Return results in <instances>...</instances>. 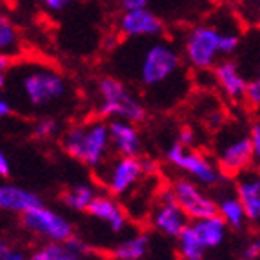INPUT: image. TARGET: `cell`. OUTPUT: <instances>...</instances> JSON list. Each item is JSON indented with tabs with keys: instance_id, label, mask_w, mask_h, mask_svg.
<instances>
[{
	"instance_id": "2",
	"label": "cell",
	"mask_w": 260,
	"mask_h": 260,
	"mask_svg": "<svg viewBox=\"0 0 260 260\" xmlns=\"http://www.w3.org/2000/svg\"><path fill=\"white\" fill-rule=\"evenodd\" d=\"M60 142L66 155L95 171L111 155L108 122L104 118L73 124L64 131Z\"/></svg>"
},
{
	"instance_id": "40",
	"label": "cell",
	"mask_w": 260,
	"mask_h": 260,
	"mask_svg": "<svg viewBox=\"0 0 260 260\" xmlns=\"http://www.w3.org/2000/svg\"><path fill=\"white\" fill-rule=\"evenodd\" d=\"M211 2H220V0H211Z\"/></svg>"
},
{
	"instance_id": "37",
	"label": "cell",
	"mask_w": 260,
	"mask_h": 260,
	"mask_svg": "<svg viewBox=\"0 0 260 260\" xmlns=\"http://www.w3.org/2000/svg\"><path fill=\"white\" fill-rule=\"evenodd\" d=\"M13 66V56L8 55V53H0V71L6 73Z\"/></svg>"
},
{
	"instance_id": "20",
	"label": "cell",
	"mask_w": 260,
	"mask_h": 260,
	"mask_svg": "<svg viewBox=\"0 0 260 260\" xmlns=\"http://www.w3.org/2000/svg\"><path fill=\"white\" fill-rule=\"evenodd\" d=\"M215 204H217V215L224 220L228 230L244 231L249 225V220H247L246 213H244L242 204L235 195L224 193L222 197L215 199Z\"/></svg>"
},
{
	"instance_id": "6",
	"label": "cell",
	"mask_w": 260,
	"mask_h": 260,
	"mask_svg": "<svg viewBox=\"0 0 260 260\" xmlns=\"http://www.w3.org/2000/svg\"><path fill=\"white\" fill-rule=\"evenodd\" d=\"M166 160L202 187H217L225 178L217 162L209 158L206 153L195 148H184L178 142H173L166 149Z\"/></svg>"
},
{
	"instance_id": "38",
	"label": "cell",
	"mask_w": 260,
	"mask_h": 260,
	"mask_svg": "<svg viewBox=\"0 0 260 260\" xmlns=\"http://www.w3.org/2000/svg\"><path fill=\"white\" fill-rule=\"evenodd\" d=\"M6 82H8V80H6V73H2V71H0V95H2V91H4Z\"/></svg>"
},
{
	"instance_id": "35",
	"label": "cell",
	"mask_w": 260,
	"mask_h": 260,
	"mask_svg": "<svg viewBox=\"0 0 260 260\" xmlns=\"http://www.w3.org/2000/svg\"><path fill=\"white\" fill-rule=\"evenodd\" d=\"M9 173H11V162L8 155L0 149V177H9Z\"/></svg>"
},
{
	"instance_id": "29",
	"label": "cell",
	"mask_w": 260,
	"mask_h": 260,
	"mask_svg": "<svg viewBox=\"0 0 260 260\" xmlns=\"http://www.w3.org/2000/svg\"><path fill=\"white\" fill-rule=\"evenodd\" d=\"M260 256V240L251 237L240 249V260H258Z\"/></svg>"
},
{
	"instance_id": "17",
	"label": "cell",
	"mask_w": 260,
	"mask_h": 260,
	"mask_svg": "<svg viewBox=\"0 0 260 260\" xmlns=\"http://www.w3.org/2000/svg\"><path fill=\"white\" fill-rule=\"evenodd\" d=\"M39 204H42V199L35 191L17 186V184H2L0 186V211L22 215Z\"/></svg>"
},
{
	"instance_id": "4",
	"label": "cell",
	"mask_w": 260,
	"mask_h": 260,
	"mask_svg": "<svg viewBox=\"0 0 260 260\" xmlns=\"http://www.w3.org/2000/svg\"><path fill=\"white\" fill-rule=\"evenodd\" d=\"M18 93L29 109L44 111L66 100L70 86L60 71L49 66H29L20 73Z\"/></svg>"
},
{
	"instance_id": "18",
	"label": "cell",
	"mask_w": 260,
	"mask_h": 260,
	"mask_svg": "<svg viewBox=\"0 0 260 260\" xmlns=\"http://www.w3.org/2000/svg\"><path fill=\"white\" fill-rule=\"evenodd\" d=\"M189 230L193 231V235L197 237L202 247L206 251H211V249H217L218 246H222L228 237V225L224 224L217 213L211 215V217L206 218H197V220H189Z\"/></svg>"
},
{
	"instance_id": "32",
	"label": "cell",
	"mask_w": 260,
	"mask_h": 260,
	"mask_svg": "<svg viewBox=\"0 0 260 260\" xmlns=\"http://www.w3.org/2000/svg\"><path fill=\"white\" fill-rule=\"evenodd\" d=\"M75 0H42V6L49 13H62L73 4Z\"/></svg>"
},
{
	"instance_id": "22",
	"label": "cell",
	"mask_w": 260,
	"mask_h": 260,
	"mask_svg": "<svg viewBox=\"0 0 260 260\" xmlns=\"http://www.w3.org/2000/svg\"><path fill=\"white\" fill-rule=\"evenodd\" d=\"M26 260H89V256H82L71 251L66 244L46 242L40 247H37L33 253H29Z\"/></svg>"
},
{
	"instance_id": "33",
	"label": "cell",
	"mask_w": 260,
	"mask_h": 260,
	"mask_svg": "<svg viewBox=\"0 0 260 260\" xmlns=\"http://www.w3.org/2000/svg\"><path fill=\"white\" fill-rule=\"evenodd\" d=\"M178 144H182L184 148H195V133L191 129H182L178 133Z\"/></svg>"
},
{
	"instance_id": "25",
	"label": "cell",
	"mask_w": 260,
	"mask_h": 260,
	"mask_svg": "<svg viewBox=\"0 0 260 260\" xmlns=\"http://www.w3.org/2000/svg\"><path fill=\"white\" fill-rule=\"evenodd\" d=\"M60 133V124L53 117H42L33 124V137L39 140L55 139Z\"/></svg>"
},
{
	"instance_id": "28",
	"label": "cell",
	"mask_w": 260,
	"mask_h": 260,
	"mask_svg": "<svg viewBox=\"0 0 260 260\" xmlns=\"http://www.w3.org/2000/svg\"><path fill=\"white\" fill-rule=\"evenodd\" d=\"M27 253L22 251L18 246L0 240V260H26Z\"/></svg>"
},
{
	"instance_id": "31",
	"label": "cell",
	"mask_w": 260,
	"mask_h": 260,
	"mask_svg": "<svg viewBox=\"0 0 260 260\" xmlns=\"http://www.w3.org/2000/svg\"><path fill=\"white\" fill-rule=\"evenodd\" d=\"M247 139H249V144H251L253 156H255L256 164H258V160H260V124H258V120H255L251 126H249Z\"/></svg>"
},
{
	"instance_id": "26",
	"label": "cell",
	"mask_w": 260,
	"mask_h": 260,
	"mask_svg": "<svg viewBox=\"0 0 260 260\" xmlns=\"http://www.w3.org/2000/svg\"><path fill=\"white\" fill-rule=\"evenodd\" d=\"M240 33L233 29H222L220 37H218V49H220L222 56H231L233 53L239 51L240 48Z\"/></svg>"
},
{
	"instance_id": "13",
	"label": "cell",
	"mask_w": 260,
	"mask_h": 260,
	"mask_svg": "<svg viewBox=\"0 0 260 260\" xmlns=\"http://www.w3.org/2000/svg\"><path fill=\"white\" fill-rule=\"evenodd\" d=\"M86 213L99 224L106 225L111 233L122 235L129 228V215L117 197L109 193H96Z\"/></svg>"
},
{
	"instance_id": "3",
	"label": "cell",
	"mask_w": 260,
	"mask_h": 260,
	"mask_svg": "<svg viewBox=\"0 0 260 260\" xmlns=\"http://www.w3.org/2000/svg\"><path fill=\"white\" fill-rule=\"evenodd\" d=\"M96 111L100 118L127 120L140 124L148 118V108L139 93H135L122 78L104 75L96 82Z\"/></svg>"
},
{
	"instance_id": "15",
	"label": "cell",
	"mask_w": 260,
	"mask_h": 260,
	"mask_svg": "<svg viewBox=\"0 0 260 260\" xmlns=\"http://www.w3.org/2000/svg\"><path fill=\"white\" fill-rule=\"evenodd\" d=\"M109 146L115 155L120 156H140L142 153V135L139 124L127 120L108 122Z\"/></svg>"
},
{
	"instance_id": "36",
	"label": "cell",
	"mask_w": 260,
	"mask_h": 260,
	"mask_svg": "<svg viewBox=\"0 0 260 260\" xmlns=\"http://www.w3.org/2000/svg\"><path fill=\"white\" fill-rule=\"evenodd\" d=\"M11 113H13V106H11V102H9V100H6L4 96L0 95V118L9 117Z\"/></svg>"
},
{
	"instance_id": "19",
	"label": "cell",
	"mask_w": 260,
	"mask_h": 260,
	"mask_svg": "<svg viewBox=\"0 0 260 260\" xmlns=\"http://www.w3.org/2000/svg\"><path fill=\"white\" fill-rule=\"evenodd\" d=\"M151 247V235L148 231H135L111 247L113 260H142Z\"/></svg>"
},
{
	"instance_id": "27",
	"label": "cell",
	"mask_w": 260,
	"mask_h": 260,
	"mask_svg": "<svg viewBox=\"0 0 260 260\" xmlns=\"http://www.w3.org/2000/svg\"><path fill=\"white\" fill-rule=\"evenodd\" d=\"M247 104L253 108H258L260 104V78L255 77L246 82V89H244V99Z\"/></svg>"
},
{
	"instance_id": "10",
	"label": "cell",
	"mask_w": 260,
	"mask_h": 260,
	"mask_svg": "<svg viewBox=\"0 0 260 260\" xmlns=\"http://www.w3.org/2000/svg\"><path fill=\"white\" fill-rule=\"evenodd\" d=\"M187 224H189V218L175 202L169 187L162 189L149 209V225L153 228V231L166 239H177Z\"/></svg>"
},
{
	"instance_id": "1",
	"label": "cell",
	"mask_w": 260,
	"mask_h": 260,
	"mask_svg": "<svg viewBox=\"0 0 260 260\" xmlns=\"http://www.w3.org/2000/svg\"><path fill=\"white\" fill-rule=\"evenodd\" d=\"M133 70L135 82L146 93L148 102L162 108L178 102V89H184L186 80V64L180 51L171 42L149 39L148 44L137 49Z\"/></svg>"
},
{
	"instance_id": "12",
	"label": "cell",
	"mask_w": 260,
	"mask_h": 260,
	"mask_svg": "<svg viewBox=\"0 0 260 260\" xmlns=\"http://www.w3.org/2000/svg\"><path fill=\"white\" fill-rule=\"evenodd\" d=\"M215 162L225 177L228 175L235 177V175L242 173L251 166H255L256 160L253 156V149L247 135H233L230 139H225L218 146L217 160Z\"/></svg>"
},
{
	"instance_id": "9",
	"label": "cell",
	"mask_w": 260,
	"mask_h": 260,
	"mask_svg": "<svg viewBox=\"0 0 260 260\" xmlns=\"http://www.w3.org/2000/svg\"><path fill=\"white\" fill-rule=\"evenodd\" d=\"M169 191H171L175 202L182 208V211L186 213L189 220L211 217V215L217 213L215 199L209 193H206L204 187L200 186V184L193 182L191 178H175L171 186H169Z\"/></svg>"
},
{
	"instance_id": "21",
	"label": "cell",
	"mask_w": 260,
	"mask_h": 260,
	"mask_svg": "<svg viewBox=\"0 0 260 260\" xmlns=\"http://www.w3.org/2000/svg\"><path fill=\"white\" fill-rule=\"evenodd\" d=\"M95 195H96V189L93 184L78 182L70 187H66V189L62 191L60 200H62V204L68 209H71V211L86 213V209L89 208V204H91V200L95 199Z\"/></svg>"
},
{
	"instance_id": "30",
	"label": "cell",
	"mask_w": 260,
	"mask_h": 260,
	"mask_svg": "<svg viewBox=\"0 0 260 260\" xmlns=\"http://www.w3.org/2000/svg\"><path fill=\"white\" fill-rule=\"evenodd\" d=\"M66 246L70 247L71 251L78 253V255H82V256H89L91 255V246L86 242V240L82 239V237H78V235H73L71 239L66 240Z\"/></svg>"
},
{
	"instance_id": "11",
	"label": "cell",
	"mask_w": 260,
	"mask_h": 260,
	"mask_svg": "<svg viewBox=\"0 0 260 260\" xmlns=\"http://www.w3.org/2000/svg\"><path fill=\"white\" fill-rule=\"evenodd\" d=\"M117 29L124 39H158L164 35V20L158 15L146 8L122 9L120 17L117 20Z\"/></svg>"
},
{
	"instance_id": "39",
	"label": "cell",
	"mask_w": 260,
	"mask_h": 260,
	"mask_svg": "<svg viewBox=\"0 0 260 260\" xmlns=\"http://www.w3.org/2000/svg\"><path fill=\"white\" fill-rule=\"evenodd\" d=\"M233 4H239V6H244V4H249V0H231Z\"/></svg>"
},
{
	"instance_id": "14",
	"label": "cell",
	"mask_w": 260,
	"mask_h": 260,
	"mask_svg": "<svg viewBox=\"0 0 260 260\" xmlns=\"http://www.w3.org/2000/svg\"><path fill=\"white\" fill-rule=\"evenodd\" d=\"M213 84L217 89L231 102H240L244 99V89H246V78L240 71L239 64L225 56L211 68Z\"/></svg>"
},
{
	"instance_id": "23",
	"label": "cell",
	"mask_w": 260,
	"mask_h": 260,
	"mask_svg": "<svg viewBox=\"0 0 260 260\" xmlns=\"http://www.w3.org/2000/svg\"><path fill=\"white\" fill-rule=\"evenodd\" d=\"M175 240H177V255L180 260H206V253L208 251L197 240L193 231L189 230V225H186L182 233L178 235Z\"/></svg>"
},
{
	"instance_id": "7",
	"label": "cell",
	"mask_w": 260,
	"mask_h": 260,
	"mask_svg": "<svg viewBox=\"0 0 260 260\" xmlns=\"http://www.w3.org/2000/svg\"><path fill=\"white\" fill-rule=\"evenodd\" d=\"M218 37H220V29L208 22L189 27L184 35L182 51H180L184 64L202 73L211 70L220 60Z\"/></svg>"
},
{
	"instance_id": "5",
	"label": "cell",
	"mask_w": 260,
	"mask_h": 260,
	"mask_svg": "<svg viewBox=\"0 0 260 260\" xmlns=\"http://www.w3.org/2000/svg\"><path fill=\"white\" fill-rule=\"evenodd\" d=\"M151 168L149 160H142L140 156L115 155L113 158H108L95 173L106 193L120 199L133 193Z\"/></svg>"
},
{
	"instance_id": "16",
	"label": "cell",
	"mask_w": 260,
	"mask_h": 260,
	"mask_svg": "<svg viewBox=\"0 0 260 260\" xmlns=\"http://www.w3.org/2000/svg\"><path fill=\"white\" fill-rule=\"evenodd\" d=\"M235 197L242 204L249 224H256L260 220V177L255 169H246L242 173L235 175Z\"/></svg>"
},
{
	"instance_id": "24",
	"label": "cell",
	"mask_w": 260,
	"mask_h": 260,
	"mask_svg": "<svg viewBox=\"0 0 260 260\" xmlns=\"http://www.w3.org/2000/svg\"><path fill=\"white\" fill-rule=\"evenodd\" d=\"M20 49V31L17 24L0 11V53L15 56Z\"/></svg>"
},
{
	"instance_id": "8",
	"label": "cell",
	"mask_w": 260,
	"mask_h": 260,
	"mask_svg": "<svg viewBox=\"0 0 260 260\" xmlns=\"http://www.w3.org/2000/svg\"><path fill=\"white\" fill-rule=\"evenodd\" d=\"M22 228L37 239L51 244H64L75 235V225L70 218L56 209L42 204L20 215Z\"/></svg>"
},
{
	"instance_id": "34",
	"label": "cell",
	"mask_w": 260,
	"mask_h": 260,
	"mask_svg": "<svg viewBox=\"0 0 260 260\" xmlns=\"http://www.w3.org/2000/svg\"><path fill=\"white\" fill-rule=\"evenodd\" d=\"M120 9H135V8H146L151 0H117Z\"/></svg>"
}]
</instances>
